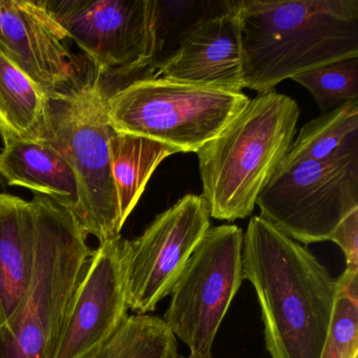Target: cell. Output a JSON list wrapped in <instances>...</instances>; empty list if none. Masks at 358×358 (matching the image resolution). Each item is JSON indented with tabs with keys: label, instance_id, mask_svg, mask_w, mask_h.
I'll return each mask as SVG.
<instances>
[{
	"label": "cell",
	"instance_id": "obj_18",
	"mask_svg": "<svg viewBox=\"0 0 358 358\" xmlns=\"http://www.w3.org/2000/svg\"><path fill=\"white\" fill-rule=\"evenodd\" d=\"M232 5L234 0H155L154 56L146 77L155 76L203 22L225 13Z\"/></svg>",
	"mask_w": 358,
	"mask_h": 358
},
{
	"label": "cell",
	"instance_id": "obj_26",
	"mask_svg": "<svg viewBox=\"0 0 358 358\" xmlns=\"http://www.w3.org/2000/svg\"><path fill=\"white\" fill-rule=\"evenodd\" d=\"M357 357H358V356H356V357H354V358H357Z\"/></svg>",
	"mask_w": 358,
	"mask_h": 358
},
{
	"label": "cell",
	"instance_id": "obj_24",
	"mask_svg": "<svg viewBox=\"0 0 358 358\" xmlns=\"http://www.w3.org/2000/svg\"><path fill=\"white\" fill-rule=\"evenodd\" d=\"M0 187L3 188V189H6V187H7V183H6L5 179L1 176H0Z\"/></svg>",
	"mask_w": 358,
	"mask_h": 358
},
{
	"label": "cell",
	"instance_id": "obj_12",
	"mask_svg": "<svg viewBox=\"0 0 358 358\" xmlns=\"http://www.w3.org/2000/svg\"><path fill=\"white\" fill-rule=\"evenodd\" d=\"M66 39V31L41 0H0V41L47 95L64 89L80 73Z\"/></svg>",
	"mask_w": 358,
	"mask_h": 358
},
{
	"label": "cell",
	"instance_id": "obj_10",
	"mask_svg": "<svg viewBox=\"0 0 358 358\" xmlns=\"http://www.w3.org/2000/svg\"><path fill=\"white\" fill-rule=\"evenodd\" d=\"M210 228L202 196L186 194L160 213L141 236L127 240L129 309L144 315L169 296L188 259Z\"/></svg>",
	"mask_w": 358,
	"mask_h": 358
},
{
	"label": "cell",
	"instance_id": "obj_13",
	"mask_svg": "<svg viewBox=\"0 0 358 358\" xmlns=\"http://www.w3.org/2000/svg\"><path fill=\"white\" fill-rule=\"evenodd\" d=\"M152 77L242 93V34L238 0H234V5L225 13L203 22Z\"/></svg>",
	"mask_w": 358,
	"mask_h": 358
},
{
	"label": "cell",
	"instance_id": "obj_16",
	"mask_svg": "<svg viewBox=\"0 0 358 358\" xmlns=\"http://www.w3.org/2000/svg\"><path fill=\"white\" fill-rule=\"evenodd\" d=\"M48 95L10 57L0 41V137L39 141Z\"/></svg>",
	"mask_w": 358,
	"mask_h": 358
},
{
	"label": "cell",
	"instance_id": "obj_17",
	"mask_svg": "<svg viewBox=\"0 0 358 358\" xmlns=\"http://www.w3.org/2000/svg\"><path fill=\"white\" fill-rule=\"evenodd\" d=\"M110 166L122 225L139 202L152 173L177 150L155 140L114 131L110 139Z\"/></svg>",
	"mask_w": 358,
	"mask_h": 358
},
{
	"label": "cell",
	"instance_id": "obj_14",
	"mask_svg": "<svg viewBox=\"0 0 358 358\" xmlns=\"http://www.w3.org/2000/svg\"><path fill=\"white\" fill-rule=\"evenodd\" d=\"M36 213L32 201L0 194V326L22 303L36 257Z\"/></svg>",
	"mask_w": 358,
	"mask_h": 358
},
{
	"label": "cell",
	"instance_id": "obj_8",
	"mask_svg": "<svg viewBox=\"0 0 358 358\" xmlns=\"http://www.w3.org/2000/svg\"><path fill=\"white\" fill-rule=\"evenodd\" d=\"M243 238L236 225L209 228L171 290L163 320L192 355L211 358L215 335L245 280Z\"/></svg>",
	"mask_w": 358,
	"mask_h": 358
},
{
	"label": "cell",
	"instance_id": "obj_5",
	"mask_svg": "<svg viewBox=\"0 0 358 358\" xmlns=\"http://www.w3.org/2000/svg\"><path fill=\"white\" fill-rule=\"evenodd\" d=\"M102 76L90 69L70 85L48 95L47 119L39 141L70 165L78 185L75 217L99 244L121 236L123 225L110 166L114 129L106 113Z\"/></svg>",
	"mask_w": 358,
	"mask_h": 358
},
{
	"label": "cell",
	"instance_id": "obj_7",
	"mask_svg": "<svg viewBox=\"0 0 358 358\" xmlns=\"http://www.w3.org/2000/svg\"><path fill=\"white\" fill-rule=\"evenodd\" d=\"M255 205L262 219L299 244L330 241L358 209V137L322 161H280Z\"/></svg>",
	"mask_w": 358,
	"mask_h": 358
},
{
	"label": "cell",
	"instance_id": "obj_6",
	"mask_svg": "<svg viewBox=\"0 0 358 358\" xmlns=\"http://www.w3.org/2000/svg\"><path fill=\"white\" fill-rule=\"evenodd\" d=\"M243 93L143 77L108 94L106 113L116 133L196 152L248 106Z\"/></svg>",
	"mask_w": 358,
	"mask_h": 358
},
{
	"label": "cell",
	"instance_id": "obj_25",
	"mask_svg": "<svg viewBox=\"0 0 358 358\" xmlns=\"http://www.w3.org/2000/svg\"><path fill=\"white\" fill-rule=\"evenodd\" d=\"M178 358H201L198 357V356L192 355V354H189L188 356H178Z\"/></svg>",
	"mask_w": 358,
	"mask_h": 358
},
{
	"label": "cell",
	"instance_id": "obj_15",
	"mask_svg": "<svg viewBox=\"0 0 358 358\" xmlns=\"http://www.w3.org/2000/svg\"><path fill=\"white\" fill-rule=\"evenodd\" d=\"M0 176L9 186L27 188L76 213L78 185L70 165L41 141L1 137Z\"/></svg>",
	"mask_w": 358,
	"mask_h": 358
},
{
	"label": "cell",
	"instance_id": "obj_11",
	"mask_svg": "<svg viewBox=\"0 0 358 358\" xmlns=\"http://www.w3.org/2000/svg\"><path fill=\"white\" fill-rule=\"evenodd\" d=\"M125 242L119 236L93 251L52 358H87L129 317Z\"/></svg>",
	"mask_w": 358,
	"mask_h": 358
},
{
	"label": "cell",
	"instance_id": "obj_22",
	"mask_svg": "<svg viewBox=\"0 0 358 358\" xmlns=\"http://www.w3.org/2000/svg\"><path fill=\"white\" fill-rule=\"evenodd\" d=\"M311 93L322 114L358 100V58H347L293 77Z\"/></svg>",
	"mask_w": 358,
	"mask_h": 358
},
{
	"label": "cell",
	"instance_id": "obj_20",
	"mask_svg": "<svg viewBox=\"0 0 358 358\" xmlns=\"http://www.w3.org/2000/svg\"><path fill=\"white\" fill-rule=\"evenodd\" d=\"M355 137H358V100L306 123L282 161H322Z\"/></svg>",
	"mask_w": 358,
	"mask_h": 358
},
{
	"label": "cell",
	"instance_id": "obj_3",
	"mask_svg": "<svg viewBox=\"0 0 358 358\" xmlns=\"http://www.w3.org/2000/svg\"><path fill=\"white\" fill-rule=\"evenodd\" d=\"M296 101L271 91L259 94L219 136L196 152L209 215L246 219L259 192L285 158L296 134Z\"/></svg>",
	"mask_w": 358,
	"mask_h": 358
},
{
	"label": "cell",
	"instance_id": "obj_2",
	"mask_svg": "<svg viewBox=\"0 0 358 358\" xmlns=\"http://www.w3.org/2000/svg\"><path fill=\"white\" fill-rule=\"evenodd\" d=\"M244 89L358 58V0H238Z\"/></svg>",
	"mask_w": 358,
	"mask_h": 358
},
{
	"label": "cell",
	"instance_id": "obj_19",
	"mask_svg": "<svg viewBox=\"0 0 358 358\" xmlns=\"http://www.w3.org/2000/svg\"><path fill=\"white\" fill-rule=\"evenodd\" d=\"M178 343L163 318L131 315L87 358H178Z\"/></svg>",
	"mask_w": 358,
	"mask_h": 358
},
{
	"label": "cell",
	"instance_id": "obj_4",
	"mask_svg": "<svg viewBox=\"0 0 358 358\" xmlns=\"http://www.w3.org/2000/svg\"><path fill=\"white\" fill-rule=\"evenodd\" d=\"M36 213V257L22 303L0 326V358H52L75 291L93 249L70 209L41 194Z\"/></svg>",
	"mask_w": 358,
	"mask_h": 358
},
{
	"label": "cell",
	"instance_id": "obj_23",
	"mask_svg": "<svg viewBox=\"0 0 358 358\" xmlns=\"http://www.w3.org/2000/svg\"><path fill=\"white\" fill-rule=\"evenodd\" d=\"M330 241L345 253L347 269L358 271V209L352 211L338 224Z\"/></svg>",
	"mask_w": 358,
	"mask_h": 358
},
{
	"label": "cell",
	"instance_id": "obj_1",
	"mask_svg": "<svg viewBox=\"0 0 358 358\" xmlns=\"http://www.w3.org/2000/svg\"><path fill=\"white\" fill-rule=\"evenodd\" d=\"M243 272L261 307L271 358H320L336 278L306 247L252 217L243 238Z\"/></svg>",
	"mask_w": 358,
	"mask_h": 358
},
{
	"label": "cell",
	"instance_id": "obj_21",
	"mask_svg": "<svg viewBox=\"0 0 358 358\" xmlns=\"http://www.w3.org/2000/svg\"><path fill=\"white\" fill-rule=\"evenodd\" d=\"M334 310L320 358L358 356V271L345 269L336 278Z\"/></svg>",
	"mask_w": 358,
	"mask_h": 358
},
{
	"label": "cell",
	"instance_id": "obj_9",
	"mask_svg": "<svg viewBox=\"0 0 358 358\" xmlns=\"http://www.w3.org/2000/svg\"><path fill=\"white\" fill-rule=\"evenodd\" d=\"M101 76L148 71L154 56L155 0H41Z\"/></svg>",
	"mask_w": 358,
	"mask_h": 358
}]
</instances>
